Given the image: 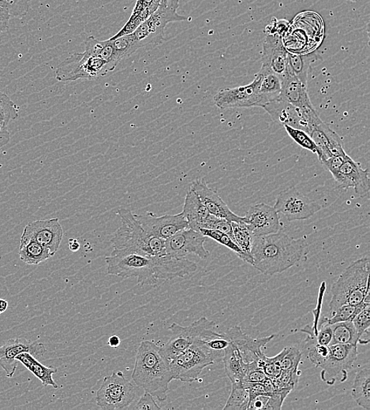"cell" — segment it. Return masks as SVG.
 Here are the masks:
<instances>
[{"label":"cell","mask_w":370,"mask_h":410,"mask_svg":"<svg viewBox=\"0 0 370 410\" xmlns=\"http://www.w3.org/2000/svg\"><path fill=\"white\" fill-rule=\"evenodd\" d=\"M105 261L109 275L137 278L140 286H154L159 279L184 278L197 269L195 263L185 257L152 256L127 249H115Z\"/></svg>","instance_id":"obj_1"},{"label":"cell","mask_w":370,"mask_h":410,"mask_svg":"<svg viewBox=\"0 0 370 410\" xmlns=\"http://www.w3.org/2000/svg\"><path fill=\"white\" fill-rule=\"evenodd\" d=\"M251 256L252 266L265 275L273 276L306 261L308 245L303 239H294L280 230L276 234L255 237Z\"/></svg>","instance_id":"obj_2"},{"label":"cell","mask_w":370,"mask_h":410,"mask_svg":"<svg viewBox=\"0 0 370 410\" xmlns=\"http://www.w3.org/2000/svg\"><path fill=\"white\" fill-rule=\"evenodd\" d=\"M132 379L137 386L159 401L168 399L169 385L173 377L170 361L161 346L150 340L141 341L137 352Z\"/></svg>","instance_id":"obj_3"},{"label":"cell","mask_w":370,"mask_h":410,"mask_svg":"<svg viewBox=\"0 0 370 410\" xmlns=\"http://www.w3.org/2000/svg\"><path fill=\"white\" fill-rule=\"evenodd\" d=\"M369 259L362 258L342 271L332 286L330 312L342 305H359L369 300Z\"/></svg>","instance_id":"obj_4"},{"label":"cell","mask_w":370,"mask_h":410,"mask_svg":"<svg viewBox=\"0 0 370 410\" xmlns=\"http://www.w3.org/2000/svg\"><path fill=\"white\" fill-rule=\"evenodd\" d=\"M117 214L122 225L111 240L115 249L132 250L152 256L166 255V240L149 235L132 211L120 209Z\"/></svg>","instance_id":"obj_5"},{"label":"cell","mask_w":370,"mask_h":410,"mask_svg":"<svg viewBox=\"0 0 370 410\" xmlns=\"http://www.w3.org/2000/svg\"><path fill=\"white\" fill-rule=\"evenodd\" d=\"M220 361L222 358L200 340L170 361V367L173 380L192 382L200 378L204 368Z\"/></svg>","instance_id":"obj_6"},{"label":"cell","mask_w":370,"mask_h":410,"mask_svg":"<svg viewBox=\"0 0 370 410\" xmlns=\"http://www.w3.org/2000/svg\"><path fill=\"white\" fill-rule=\"evenodd\" d=\"M179 6L180 0H161L158 8L132 33L140 49L148 45H161L169 23L187 20V17L178 13Z\"/></svg>","instance_id":"obj_7"},{"label":"cell","mask_w":370,"mask_h":410,"mask_svg":"<svg viewBox=\"0 0 370 410\" xmlns=\"http://www.w3.org/2000/svg\"><path fill=\"white\" fill-rule=\"evenodd\" d=\"M115 66L105 59L85 51L74 53L59 65L57 80L61 82L75 81L79 79L94 80L104 77L115 69Z\"/></svg>","instance_id":"obj_8"},{"label":"cell","mask_w":370,"mask_h":410,"mask_svg":"<svg viewBox=\"0 0 370 410\" xmlns=\"http://www.w3.org/2000/svg\"><path fill=\"white\" fill-rule=\"evenodd\" d=\"M170 337L168 343L161 346L166 358L171 361L200 340L216 336V324L214 321L202 317L187 327L173 323L169 327Z\"/></svg>","instance_id":"obj_9"},{"label":"cell","mask_w":370,"mask_h":410,"mask_svg":"<svg viewBox=\"0 0 370 410\" xmlns=\"http://www.w3.org/2000/svg\"><path fill=\"white\" fill-rule=\"evenodd\" d=\"M262 108L274 122L284 127L301 129L309 135L321 121L314 107H298L279 99L267 102Z\"/></svg>","instance_id":"obj_10"},{"label":"cell","mask_w":370,"mask_h":410,"mask_svg":"<svg viewBox=\"0 0 370 410\" xmlns=\"http://www.w3.org/2000/svg\"><path fill=\"white\" fill-rule=\"evenodd\" d=\"M136 398V388L122 372L113 373L103 381L97 393V404L105 410L127 409Z\"/></svg>","instance_id":"obj_11"},{"label":"cell","mask_w":370,"mask_h":410,"mask_svg":"<svg viewBox=\"0 0 370 410\" xmlns=\"http://www.w3.org/2000/svg\"><path fill=\"white\" fill-rule=\"evenodd\" d=\"M328 347L330 351L318 368H321V380L333 386L337 381L347 380L348 371L358 357V346L335 344Z\"/></svg>","instance_id":"obj_12"},{"label":"cell","mask_w":370,"mask_h":410,"mask_svg":"<svg viewBox=\"0 0 370 410\" xmlns=\"http://www.w3.org/2000/svg\"><path fill=\"white\" fill-rule=\"evenodd\" d=\"M262 75L258 73L251 83L236 88H223L214 98L216 107L225 108L262 107L265 101L260 93Z\"/></svg>","instance_id":"obj_13"},{"label":"cell","mask_w":370,"mask_h":410,"mask_svg":"<svg viewBox=\"0 0 370 410\" xmlns=\"http://www.w3.org/2000/svg\"><path fill=\"white\" fill-rule=\"evenodd\" d=\"M274 208L290 222L307 220L321 209L318 203L311 200L296 189L281 192L277 197Z\"/></svg>","instance_id":"obj_14"},{"label":"cell","mask_w":370,"mask_h":410,"mask_svg":"<svg viewBox=\"0 0 370 410\" xmlns=\"http://www.w3.org/2000/svg\"><path fill=\"white\" fill-rule=\"evenodd\" d=\"M63 236V228L59 218H54L27 224L21 237V243L29 241L37 242L49 249L54 256L59 248Z\"/></svg>","instance_id":"obj_15"},{"label":"cell","mask_w":370,"mask_h":410,"mask_svg":"<svg viewBox=\"0 0 370 410\" xmlns=\"http://www.w3.org/2000/svg\"><path fill=\"white\" fill-rule=\"evenodd\" d=\"M205 239L207 237L200 231L190 228L182 230L166 240V254L180 258L194 254L207 259L209 252L204 248Z\"/></svg>","instance_id":"obj_16"},{"label":"cell","mask_w":370,"mask_h":410,"mask_svg":"<svg viewBox=\"0 0 370 410\" xmlns=\"http://www.w3.org/2000/svg\"><path fill=\"white\" fill-rule=\"evenodd\" d=\"M22 353H30L34 358H42L46 347L38 341H32L24 338L11 339L0 346V367L6 373V377L12 378L16 371L18 361L16 357Z\"/></svg>","instance_id":"obj_17"},{"label":"cell","mask_w":370,"mask_h":410,"mask_svg":"<svg viewBox=\"0 0 370 410\" xmlns=\"http://www.w3.org/2000/svg\"><path fill=\"white\" fill-rule=\"evenodd\" d=\"M245 218V223L255 237L276 234L282 228L278 211L264 203L253 205Z\"/></svg>","instance_id":"obj_18"},{"label":"cell","mask_w":370,"mask_h":410,"mask_svg":"<svg viewBox=\"0 0 370 410\" xmlns=\"http://www.w3.org/2000/svg\"><path fill=\"white\" fill-rule=\"evenodd\" d=\"M135 218L151 235L167 240L177 232L189 228L188 221L183 213L156 217L153 213L134 215Z\"/></svg>","instance_id":"obj_19"},{"label":"cell","mask_w":370,"mask_h":410,"mask_svg":"<svg viewBox=\"0 0 370 410\" xmlns=\"http://www.w3.org/2000/svg\"><path fill=\"white\" fill-rule=\"evenodd\" d=\"M334 180L345 189H353L356 194L365 197L369 193V172L361 163L346 156Z\"/></svg>","instance_id":"obj_20"},{"label":"cell","mask_w":370,"mask_h":410,"mask_svg":"<svg viewBox=\"0 0 370 410\" xmlns=\"http://www.w3.org/2000/svg\"><path fill=\"white\" fill-rule=\"evenodd\" d=\"M190 189H193L200 198L211 215L229 222H245V216H239L233 213L221 196L215 190L209 188L204 180H198L192 182Z\"/></svg>","instance_id":"obj_21"},{"label":"cell","mask_w":370,"mask_h":410,"mask_svg":"<svg viewBox=\"0 0 370 410\" xmlns=\"http://www.w3.org/2000/svg\"><path fill=\"white\" fill-rule=\"evenodd\" d=\"M262 50V67L276 74L282 79L287 74V57L289 52L284 45L282 36L278 33L267 34Z\"/></svg>","instance_id":"obj_22"},{"label":"cell","mask_w":370,"mask_h":410,"mask_svg":"<svg viewBox=\"0 0 370 410\" xmlns=\"http://www.w3.org/2000/svg\"><path fill=\"white\" fill-rule=\"evenodd\" d=\"M225 336L228 337L231 343L234 345L241 352L243 361L246 363L257 361L265 356L262 348L266 346L274 338L275 334L264 338L255 339L243 333L241 327H232Z\"/></svg>","instance_id":"obj_23"},{"label":"cell","mask_w":370,"mask_h":410,"mask_svg":"<svg viewBox=\"0 0 370 410\" xmlns=\"http://www.w3.org/2000/svg\"><path fill=\"white\" fill-rule=\"evenodd\" d=\"M318 149L320 162L334 156H345L340 136L322 120L315 126L310 134Z\"/></svg>","instance_id":"obj_24"},{"label":"cell","mask_w":370,"mask_h":410,"mask_svg":"<svg viewBox=\"0 0 370 410\" xmlns=\"http://www.w3.org/2000/svg\"><path fill=\"white\" fill-rule=\"evenodd\" d=\"M279 100L298 107H313L308 94L307 85L287 71L285 76L281 79Z\"/></svg>","instance_id":"obj_25"},{"label":"cell","mask_w":370,"mask_h":410,"mask_svg":"<svg viewBox=\"0 0 370 410\" xmlns=\"http://www.w3.org/2000/svg\"><path fill=\"white\" fill-rule=\"evenodd\" d=\"M160 4L161 0H136L132 15L130 16L127 23L122 27V30L111 39L114 40L133 33L153 15L158 8Z\"/></svg>","instance_id":"obj_26"},{"label":"cell","mask_w":370,"mask_h":410,"mask_svg":"<svg viewBox=\"0 0 370 410\" xmlns=\"http://www.w3.org/2000/svg\"><path fill=\"white\" fill-rule=\"evenodd\" d=\"M182 213L188 221L189 228L197 231H200L212 216L200 198L190 188L187 191Z\"/></svg>","instance_id":"obj_27"},{"label":"cell","mask_w":370,"mask_h":410,"mask_svg":"<svg viewBox=\"0 0 370 410\" xmlns=\"http://www.w3.org/2000/svg\"><path fill=\"white\" fill-rule=\"evenodd\" d=\"M222 361L226 374L230 379L232 386L243 385L248 363L243 361L241 352L231 341L229 346L225 348Z\"/></svg>","instance_id":"obj_28"},{"label":"cell","mask_w":370,"mask_h":410,"mask_svg":"<svg viewBox=\"0 0 370 410\" xmlns=\"http://www.w3.org/2000/svg\"><path fill=\"white\" fill-rule=\"evenodd\" d=\"M16 360L21 362L28 370L39 379L45 387L52 386L57 389L59 386L54 381L52 375L58 372L57 368L46 367L40 363L38 359L34 358L30 353H22L18 355Z\"/></svg>","instance_id":"obj_29"},{"label":"cell","mask_w":370,"mask_h":410,"mask_svg":"<svg viewBox=\"0 0 370 410\" xmlns=\"http://www.w3.org/2000/svg\"><path fill=\"white\" fill-rule=\"evenodd\" d=\"M319 58L318 54L315 52L304 54L287 52V71L294 74L303 83L307 85L311 66Z\"/></svg>","instance_id":"obj_30"},{"label":"cell","mask_w":370,"mask_h":410,"mask_svg":"<svg viewBox=\"0 0 370 410\" xmlns=\"http://www.w3.org/2000/svg\"><path fill=\"white\" fill-rule=\"evenodd\" d=\"M352 395L357 404L366 410L370 409V370L363 368L356 373L352 388Z\"/></svg>","instance_id":"obj_31"},{"label":"cell","mask_w":370,"mask_h":410,"mask_svg":"<svg viewBox=\"0 0 370 410\" xmlns=\"http://www.w3.org/2000/svg\"><path fill=\"white\" fill-rule=\"evenodd\" d=\"M291 392V389H282L258 395L249 402L248 409L279 410L282 408L286 398Z\"/></svg>","instance_id":"obj_32"},{"label":"cell","mask_w":370,"mask_h":410,"mask_svg":"<svg viewBox=\"0 0 370 410\" xmlns=\"http://www.w3.org/2000/svg\"><path fill=\"white\" fill-rule=\"evenodd\" d=\"M85 45L86 51L105 59L115 66H117L121 62L110 39L102 41L94 37H88L85 40Z\"/></svg>","instance_id":"obj_33"},{"label":"cell","mask_w":370,"mask_h":410,"mask_svg":"<svg viewBox=\"0 0 370 410\" xmlns=\"http://www.w3.org/2000/svg\"><path fill=\"white\" fill-rule=\"evenodd\" d=\"M18 255L21 261L29 265H38L52 257L49 249L34 241L21 243Z\"/></svg>","instance_id":"obj_34"},{"label":"cell","mask_w":370,"mask_h":410,"mask_svg":"<svg viewBox=\"0 0 370 410\" xmlns=\"http://www.w3.org/2000/svg\"><path fill=\"white\" fill-rule=\"evenodd\" d=\"M258 73L262 75L260 93L262 94L265 104L279 100L281 90L280 78L276 74L263 67H260Z\"/></svg>","instance_id":"obj_35"},{"label":"cell","mask_w":370,"mask_h":410,"mask_svg":"<svg viewBox=\"0 0 370 410\" xmlns=\"http://www.w3.org/2000/svg\"><path fill=\"white\" fill-rule=\"evenodd\" d=\"M233 239L242 250L244 254L250 259V264L253 265L251 256L252 246L255 236L252 233L249 226L244 222H231Z\"/></svg>","instance_id":"obj_36"},{"label":"cell","mask_w":370,"mask_h":410,"mask_svg":"<svg viewBox=\"0 0 370 410\" xmlns=\"http://www.w3.org/2000/svg\"><path fill=\"white\" fill-rule=\"evenodd\" d=\"M333 340L331 345H355L358 346L359 337L352 321L340 322L331 325Z\"/></svg>","instance_id":"obj_37"},{"label":"cell","mask_w":370,"mask_h":410,"mask_svg":"<svg viewBox=\"0 0 370 410\" xmlns=\"http://www.w3.org/2000/svg\"><path fill=\"white\" fill-rule=\"evenodd\" d=\"M370 307V303L362 302L359 305H345L338 309L330 312V317H323L322 320L327 324H334L346 321H352L356 315L362 310Z\"/></svg>","instance_id":"obj_38"},{"label":"cell","mask_w":370,"mask_h":410,"mask_svg":"<svg viewBox=\"0 0 370 410\" xmlns=\"http://www.w3.org/2000/svg\"><path fill=\"white\" fill-rule=\"evenodd\" d=\"M200 232H201L204 237L209 238L219 244L225 246V247L230 249L234 252L239 258L242 259L243 261L250 264L249 258L244 254L242 250L238 247V245L233 241V239L227 234L223 233L221 231L211 229H200Z\"/></svg>","instance_id":"obj_39"},{"label":"cell","mask_w":370,"mask_h":410,"mask_svg":"<svg viewBox=\"0 0 370 410\" xmlns=\"http://www.w3.org/2000/svg\"><path fill=\"white\" fill-rule=\"evenodd\" d=\"M19 116V107L4 93L0 92V126L8 127Z\"/></svg>","instance_id":"obj_40"},{"label":"cell","mask_w":370,"mask_h":410,"mask_svg":"<svg viewBox=\"0 0 370 410\" xmlns=\"http://www.w3.org/2000/svg\"><path fill=\"white\" fill-rule=\"evenodd\" d=\"M352 323L357 332L359 344L367 345L370 341V307L362 310L352 320Z\"/></svg>","instance_id":"obj_41"},{"label":"cell","mask_w":370,"mask_h":410,"mask_svg":"<svg viewBox=\"0 0 370 410\" xmlns=\"http://www.w3.org/2000/svg\"><path fill=\"white\" fill-rule=\"evenodd\" d=\"M250 402L249 394L243 385L232 386L229 399L224 409L246 410Z\"/></svg>","instance_id":"obj_42"},{"label":"cell","mask_w":370,"mask_h":410,"mask_svg":"<svg viewBox=\"0 0 370 410\" xmlns=\"http://www.w3.org/2000/svg\"><path fill=\"white\" fill-rule=\"evenodd\" d=\"M301 374L299 367L282 370L277 378L272 380L274 387L276 391L282 389H291L293 391L298 385Z\"/></svg>","instance_id":"obj_43"},{"label":"cell","mask_w":370,"mask_h":410,"mask_svg":"<svg viewBox=\"0 0 370 410\" xmlns=\"http://www.w3.org/2000/svg\"><path fill=\"white\" fill-rule=\"evenodd\" d=\"M284 351V348L275 357L268 358L265 355L263 358L257 361L258 366L262 369L267 377L271 380L277 378L281 372H282V368L280 366V360L283 357Z\"/></svg>","instance_id":"obj_44"},{"label":"cell","mask_w":370,"mask_h":410,"mask_svg":"<svg viewBox=\"0 0 370 410\" xmlns=\"http://www.w3.org/2000/svg\"><path fill=\"white\" fill-rule=\"evenodd\" d=\"M286 131L291 138L296 141L301 148L309 150L315 154H318V149L316 144L314 143L311 136L301 129L284 126Z\"/></svg>","instance_id":"obj_45"},{"label":"cell","mask_w":370,"mask_h":410,"mask_svg":"<svg viewBox=\"0 0 370 410\" xmlns=\"http://www.w3.org/2000/svg\"><path fill=\"white\" fill-rule=\"evenodd\" d=\"M31 0H0V6L8 10L11 17L22 18L30 11Z\"/></svg>","instance_id":"obj_46"},{"label":"cell","mask_w":370,"mask_h":410,"mask_svg":"<svg viewBox=\"0 0 370 410\" xmlns=\"http://www.w3.org/2000/svg\"><path fill=\"white\" fill-rule=\"evenodd\" d=\"M333 340L331 325L327 324L323 320H319L318 332L313 338L307 337L306 344H316L320 346H330Z\"/></svg>","instance_id":"obj_47"},{"label":"cell","mask_w":370,"mask_h":410,"mask_svg":"<svg viewBox=\"0 0 370 410\" xmlns=\"http://www.w3.org/2000/svg\"><path fill=\"white\" fill-rule=\"evenodd\" d=\"M284 353L280 360V366L282 370H287L293 368L299 367L303 353L297 347L290 346L284 348Z\"/></svg>","instance_id":"obj_48"},{"label":"cell","mask_w":370,"mask_h":410,"mask_svg":"<svg viewBox=\"0 0 370 410\" xmlns=\"http://www.w3.org/2000/svg\"><path fill=\"white\" fill-rule=\"evenodd\" d=\"M201 229H211L216 230L227 234L233 239V232L231 222L224 220V218H217L214 216H211L209 220L205 222ZM234 241V239H233Z\"/></svg>","instance_id":"obj_49"},{"label":"cell","mask_w":370,"mask_h":410,"mask_svg":"<svg viewBox=\"0 0 370 410\" xmlns=\"http://www.w3.org/2000/svg\"><path fill=\"white\" fill-rule=\"evenodd\" d=\"M132 409L139 410H154L161 409V408L156 404L154 396L148 392H146L141 396L139 401L136 403L135 406H134Z\"/></svg>","instance_id":"obj_50"},{"label":"cell","mask_w":370,"mask_h":410,"mask_svg":"<svg viewBox=\"0 0 370 410\" xmlns=\"http://www.w3.org/2000/svg\"><path fill=\"white\" fill-rule=\"evenodd\" d=\"M345 156H334L327 160L321 161L328 170L332 174L333 177L337 174L342 165V162L345 159Z\"/></svg>","instance_id":"obj_51"},{"label":"cell","mask_w":370,"mask_h":410,"mask_svg":"<svg viewBox=\"0 0 370 410\" xmlns=\"http://www.w3.org/2000/svg\"><path fill=\"white\" fill-rule=\"evenodd\" d=\"M11 18L9 11L0 6V34L8 30Z\"/></svg>","instance_id":"obj_52"},{"label":"cell","mask_w":370,"mask_h":410,"mask_svg":"<svg viewBox=\"0 0 370 410\" xmlns=\"http://www.w3.org/2000/svg\"><path fill=\"white\" fill-rule=\"evenodd\" d=\"M11 140V135L8 128L0 126V152L4 146L8 145Z\"/></svg>","instance_id":"obj_53"},{"label":"cell","mask_w":370,"mask_h":410,"mask_svg":"<svg viewBox=\"0 0 370 410\" xmlns=\"http://www.w3.org/2000/svg\"><path fill=\"white\" fill-rule=\"evenodd\" d=\"M121 344V339L117 336H112L108 339V344L113 348H117Z\"/></svg>","instance_id":"obj_54"},{"label":"cell","mask_w":370,"mask_h":410,"mask_svg":"<svg viewBox=\"0 0 370 410\" xmlns=\"http://www.w3.org/2000/svg\"><path fill=\"white\" fill-rule=\"evenodd\" d=\"M80 243L77 239L71 238L69 241V249L72 252H77L80 249Z\"/></svg>","instance_id":"obj_55"},{"label":"cell","mask_w":370,"mask_h":410,"mask_svg":"<svg viewBox=\"0 0 370 410\" xmlns=\"http://www.w3.org/2000/svg\"><path fill=\"white\" fill-rule=\"evenodd\" d=\"M8 302L4 299H0V314L4 313V312L8 310Z\"/></svg>","instance_id":"obj_56"},{"label":"cell","mask_w":370,"mask_h":410,"mask_svg":"<svg viewBox=\"0 0 370 410\" xmlns=\"http://www.w3.org/2000/svg\"><path fill=\"white\" fill-rule=\"evenodd\" d=\"M351 1H352V2H357L358 0H351Z\"/></svg>","instance_id":"obj_57"},{"label":"cell","mask_w":370,"mask_h":410,"mask_svg":"<svg viewBox=\"0 0 370 410\" xmlns=\"http://www.w3.org/2000/svg\"><path fill=\"white\" fill-rule=\"evenodd\" d=\"M301 1H303V0H301Z\"/></svg>","instance_id":"obj_58"}]
</instances>
